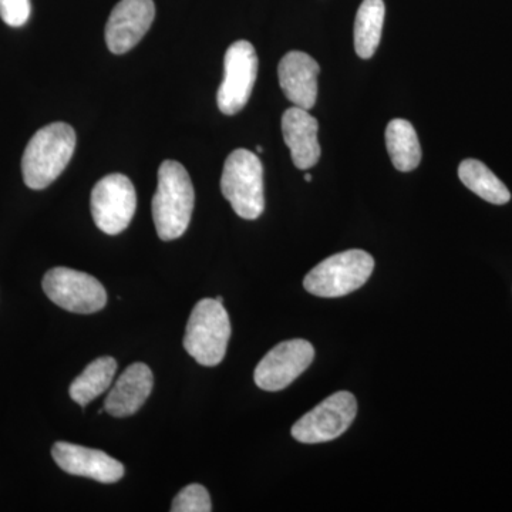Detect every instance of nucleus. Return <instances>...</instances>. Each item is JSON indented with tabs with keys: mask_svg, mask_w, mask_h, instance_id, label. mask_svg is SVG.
<instances>
[{
	"mask_svg": "<svg viewBox=\"0 0 512 512\" xmlns=\"http://www.w3.org/2000/svg\"><path fill=\"white\" fill-rule=\"evenodd\" d=\"M194 187L183 164L165 160L158 170L157 191L153 198V220L158 237L174 241L183 237L194 211Z\"/></svg>",
	"mask_w": 512,
	"mask_h": 512,
	"instance_id": "1",
	"label": "nucleus"
},
{
	"mask_svg": "<svg viewBox=\"0 0 512 512\" xmlns=\"http://www.w3.org/2000/svg\"><path fill=\"white\" fill-rule=\"evenodd\" d=\"M76 131L66 123L40 128L30 138L22 157L25 184L32 190H45L66 170L76 148Z\"/></svg>",
	"mask_w": 512,
	"mask_h": 512,
	"instance_id": "2",
	"label": "nucleus"
},
{
	"mask_svg": "<svg viewBox=\"0 0 512 512\" xmlns=\"http://www.w3.org/2000/svg\"><path fill=\"white\" fill-rule=\"evenodd\" d=\"M221 191L232 210L244 220L254 221L265 210L264 167L252 151L238 148L225 160Z\"/></svg>",
	"mask_w": 512,
	"mask_h": 512,
	"instance_id": "3",
	"label": "nucleus"
},
{
	"mask_svg": "<svg viewBox=\"0 0 512 512\" xmlns=\"http://www.w3.org/2000/svg\"><path fill=\"white\" fill-rule=\"evenodd\" d=\"M231 338L227 309L217 299H202L192 309L185 329L184 348L202 366L220 365Z\"/></svg>",
	"mask_w": 512,
	"mask_h": 512,
	"instance_id": "4",
	"label": "nucleus"
},
{
	"mask_svg": "<svg viewBox=\"0 0 512 512\" xmlns=\"http://www.w3.org/2000/svg\"><path fill=\"white\" fill-rule=\"evenodd\" d=\"M375 259L362 249L339 252L320 262L303 279L306 291L319 298H342L369 281Z\"/></svg>",
	"mask_w": 512,
	"mask_h": 512,
	"instance_id": "5",
	"label": "nucleus"
},
{
	"mask_svg": "<svg viewBox=\"0 0 512 512\" xmlns=\"http://www.w3.org/2000/svg\"><path fill=\"white\" fill-rule=\"evenodd\" d=\"M93 220L107 235H119L136 214V188L123 174H109L94 185L90 198Z\"/></svg>",
	"mask_w": 512,
	"mask_h": 512,
	"instance_id": "6",
	"label": "nucleus"
},
{
	"mask_svg": "<svg viewBox=\"0 0 512 512\" xmlns=\"http://www.w3.org/2000/svg\"><path fill=\"white\" fill-rule=\"evenodd\" d=\"M43 291L57 306L73 313H96L106 306L107 293L94 276L57 266L43 278Z\"/></svg>",
	"mask_w": 512,
	"mask_h": 512,
	"instance_id": "7",
	"label": "nucleus"
},
{
	"mask_svg": "<svg viewBox=\"0 0 512 512\" xmlns=\"http://www.w3.org/2000/svg\"><path fill=\"white\" fill-rule=\"evenodd\" d=\"M356 397L338 392L323 400L292 427V437L299 443L318 444L342 436L356 419Z\"/></svg>",
	"mask_w": 512,
	"mask_h": 512,
	"instance_id": "8",
	"label": "nucleus"
},
{
	"mask_svg": "<svg viewBox=\"0 0 512 512\" xmlns=\"http://www.w3.org/2000/svg\"><path fill=\"white\" fill-rule=\"evenodd\" d=\"M258 76V56L247 40H238L228 47L224 59V80L217 93L218 109L225 116L239 113L254 90Z\"/></svg>",
	"mask_w": 512,
	"mask_h": 512,
	"instance_id": "9",
	"label": "nucleus"
},
{
	"mask_svg": "<svg viewBox=\"0 0 512 512\" xmlns=\"http://www.w3.org/2000/svg\"><path fill=\"white\" fill-rule=\"evenodd\" d=\"M313 359L315 349L308 340H285L269 350L256 366V386L265 392L284 390L312 365Z\"/></svg>",
	"mask_w": 512,
	"mask_h": 512,
	"instance_id": "10",
	"label": "nucleus"
},
{
	"mask_svg": "<svg viewBox=\"0 0 512 512\" xmlns=\"http://www.w3.org/2000/svg\"><path fill=\"white\" fill-rule=\"evenodd\" d=\"M156 18L153 0H120L106 25V43L114 55H124L146 36Z\"/></svg>",
	"mask_w": 512,
	"mask_h": 512,
	"instance_id": "11",
	"label": "nucleus"
},
{
	"mask_svg": "<svg viewBox=\"0 0 512 512\" xmlns=\"http://www.w3.org/2000/svg\"><path fill=\"white\" fill-rule=\"evenodd\" d=\"M52 456L57 466L72 476L92 478L103 484L117 483L124 477L123 464L101 450L57 441Z\"/></svg>",
	"mask_w": 512,
	"mask_h": 512,
	"instance_id": "12",
	"label": "nucleus"
},
{
	"mask_svg": "<svg viewBox=\"0 0 512 512\" xmlns=\"http://www.w3.org/2000/svg\"><path fill=\"white\" fill-rule=\"evenodd\" d=\"M318 62L308 53L289 52L278 66L279 84L286 99L296 107L311 110L318 99Z\"/></svg>",
	"mask_w": 512,
	"mask_h": 512,
	"instance_id": "13",
	"label": "nucleus"
},
{
	"mask_svg": "<svg viewBox=\"0 0 512 512\" xmlns=\"http://www.w3.org/2000/svg\"><path fill=\"white\" fill-rule=\"evenodd\" d=\"M319 123L309 110L293 106L282 116V134L291 150L293 164L299 170L315 167L320 158Z\"/></svg>",
	"mask_w": 512,
	"mask_h": 512,
	"instance_id": "14",
	"label": "nucleus"
},
{
	"mask_svg": "<svg viewBox=\"0 0 512 512\" xmlns=\"http://www.w3.org/2000/svg\"><path fill=\"white\" fill-rule=\"evenodd\" d=\"M154 386V376L144 363H134L114 383L104 402V410L113 417L133 416L147 402Z\"/></svg>",
	"mask_w": 512,
	"mask_h": 512,
	"instance_id": "15",
	"label": "nucleus"
},
{
	"mask_svg": "<svg viewBox=\"0 0 512 512\" xmlns=\"http://www.w3.org/2000/svg\"><path fill=\"white\" fill-rule=\"evenodd\" d=\"M386 147L396 170L410 173L419 167L421 147L410 121L394 119L386 128Z\"/></svg>",
	"mask_w": 512,
	"mask_h": 512,
	"instance_id": "16",
	"label": "nucleus"
},
{
	"mask_svg": "<svg viewBox=\"0 0 512 512\" xmlns=\"http://www.w3.org/2000/svg\"><path fill=\"white\" fill-rule=\"evenodd\" d=\"M117 362L110 356L99 357L83 370L70 384V397L73 402L84 407L110 389L116 375Z\"/></svg>",
	"mask_w": 512,
	"mask_h": 512,
	"instance_id": "17",
	"label": "nucleus"
},
{
	"mask_svg": "<svg viewBox=\"0 0 512 512\" xmlns=\"http://www.w3.org/2000/svg\"><path fill=\"white\" fill-rule=\"evenodd\" d=\"M458 177L468 190L473 191L484 201L494 205H504L511 200V192L503 181L481 161L468 158L458 167Z\"/></svg>",
	"mask_w": 512,
	"mask_h": 512,
	"instance_id": "18",
	"label": "nucleus"
},
{
	"mask_svg": "<svg viewBox=\"0 0 512 512\" xmlns=\"http://www.w3.org/2000/svg\"><path fill=\"white\" fill-rule=\"evenodd\" d=\"M384 15L383 0H363L355 22V49L360 59L375 55L382 39Z\"/></svg>",
	"mask_w": 512,
	"mask_h": 512,
	"instance_id": "19",
	"label": "nucleus"
},
{
	"mask_svg": "<svg viewBox=\"0 0 512 512\" xmlns=\"http://www.w3.org/2000/svg\"><path fill=\"white\" fill-rule=\"evenodd\" d=\"M211 497L207 488L201 484H190L174 498L173 512H210Z\"/></svg>",
	"mask_w": 512,
	"mask_h": 512,
	"instance_id": "20",
	"label": "nucleus"
},
{
	"mask_svg": "<svg viewBox=\"0 0 512 512\" xmlns=\"http://www.w3.org/2000/svg\"><path fill=\"white\" fill-rule=\"evenodd\" d=\"M30 0H0V18L12 28H20L30 18Z\"/></svg>",
	"mask_w": 512,
	"mask_h": 512,
	"instance_id": "21",
	"label": "nucleus"
},
{
	"mask_svg": "<svg viewBox=\"0 0 512 512\" xmlns=\"http://www.w3.org/2000/svg\"><path fill=\"white\" fill-rule=\"evenodd\" d=\"M305 181H308V183H311V181H312V175H311V174H306V175H305Z\"/></svg>",
	"mask_w": 512,
	"mask_h": 512,
	"instance_id": "22",
	"label": "nucleus"
},
{
	"mask_svg": "<svg viewBox=\"0 0 512 512\" xmlns=\"http://www.w3.org/2000/svg\"><path fill=\"white\" fill-rule=\"evenodd\" d=\"M256 151H258V153H264V148L261 146H256Z\"/></svg>",
	"mask_w": 512,
	"mask_h": 512,
	"instance_id": "23",
	"label": "nucleus"
},
{
	"mask_svg": "<svg viewBox=\"0 0 512 512\" xmlns=\"http://www.w3.org/2000/svg\"><path fill=\"white\" fill-rule=\"evenodd\" d=\"M215 299H217L218 302H221V303L224 302V299H222V296H218V298H215Z\"/></svg>",
	"mask_w": 512,
	"mask_h": 512,
	"instance_id": "24",
	"label": "nucleus"
}]
</instances>
